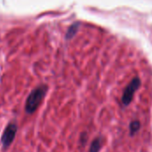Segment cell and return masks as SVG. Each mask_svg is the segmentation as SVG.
Segmentation results:
<instances>
[{
  "instance_id": "obj_1",
  "label": "cell",
  "mask_w": 152,
  "mask_h": 152,
  "mask_svg": "<svg viewBox=\"0 0 152 152\" xmlns=\"http://www.w3.org/2000/svg\"><path fill=\"white\" fill-rule=\"evenodd\" d=\"M48 91L46 85H40L36 87L28 96L25 102V111L27 114H33L37 111Z\"/></svg>"
},
{
  "instance_id": "obj_2",
  "label": "cell",
  "mask_w": 152,
  "mask_h": 152,
  "mask_svg": "<svg viewBox=\"0 0 152 152\" xmlns=\"http://www.w3.org/2000/svg\"><path fill=\"white\" fill-rule=\"evenodd\" d=\"M17 125L14 122H10L4 128L1 136V144L4 151L7 150L13 142L17 134Z\"/></svg>"
},
{
  "instance_id": "obj_3",
  "label": "cell",
  "mask_w": 152,
  "mask_h": 152,
  "mask_svg": "<svg viewBox=\"0 0 152 152\" xmlns=\"http://www.w3.org/2000/svg\"><path fill=\"white\" fill-rule=\"evenodd\" d=\"M140 86H141L140 78L139 77H134L129 83V85L126 87V89H125V91L123 93V95H122V103L125 106H128L131 103L135 92L140 88Z\"/></svg>"
},
{
  "instance_id": "obj_4",
  "label": "cell",
  "mask_w": 152,
  "mask_h": 152,
  "mask_svg": "<svg viewBox=\"0 0 152 152\" xmlns=\"http://www.w3.org/2000/svg\"><path fill=\"white\" fill-rule=\"evenodd\" d=\"M79 26H80V23H79V22L73 23V24L69 28V29H68V31H67L66 38H67V39H71V38L77 34V32L78 31Z\"/></svg>"
},
{
  "instance_id": "obj_5",
  "label": "cell",
  "mask_w": 152,
  "mask_h": 152,
  "mask_svg": "<svg viewBox=\"0 0 152 152\" xmlns=\"http://www.w3.org/2000/svg\"><path fill=\"white\" fill-rule=\"evenodd\" d=\"M102 140L98 137L95 140L93 141L91 146H90V150L89 152H99L100 150L102 149Z\"/></svg>"
},
{
  "instance_id": "obj_6",
  "label": "cell",
  "mask_w": 152,
  "mask_h": 152,
  "mask_svg": "<svg viewBox=\"0 0 152 152\" xmlns=\"http://www.w3.org/2000/svg\"><path fill=\"white\" fill-rule=\"evenodd\" d=\"M140 127H141V124L138 120H134L133 122L130 123V126H129V131H130V135H134L139 130H140Z\"/></svg>"
}]
</instances>
